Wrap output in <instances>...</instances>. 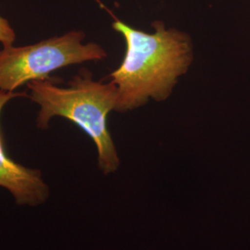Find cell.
<instances>
[{
    "instance_id": "cell-1",
    "label": "cell",
    "mask_w": 250,
    "mask_h": 250,
    "mask_svg": "<svg viewBox=\"0 0 250 250\" xmlns=\"http://www.w3.org/2000/svg\"><path fill=\"white\" fill-rule=\"evenodd\" d=\"M112 28L124 36L123 62L109 74L118 89L115 111L127 112L143 107L149 99H169L179 79L188 72L194 61V45L190 36L164 22L152 23L154 33L137 30L118 19Z\"/></svg>"
},
{
    "instance_id": "cell-2",
    "label": "cell",
    "mask_w": 250,
    "mask_h": 250,
    "mask_svg": "<svg viewBox=\"0 0 250 250\" xmlns=\"http://www.w3.org/2000/svg\"><path fill=\"white\" fill-rule=\"evenodd\" d=\"M61 79L32 81L27 83L28 98L40 109L36 126L46 130L54 117H62L89 136L98 150V161L104 174L114 172L120 166L116 147L107 128V115L114 110L118 89L112 81H95L92 73L82 69L68 83L58 85Z\"/></svg>"
},
{
    "instance_id": "cell-3",
    "label": "cell",
    "mask_w": 250,
    "mask_h": 250,
    "mask_svg": "<svg viewBox=\"0 0 250 250\" xmlns=\"http://www.w3.org/2000/svg\"><path fill=\"white\" fill-rule=\"evenodd\" d=\"M85 34L71 31L34 45H9L0 49V91L14 92L32 81L49 80L64 67L107 58L101 45L83 44Z\"/></svg>"
},
{
    "instance_id": "cell-4",
    "label": "cell",
    "mask_w": 250,
    "mask_h": 250,
    "mask_svg": "<svg viewBox=\"0 0 250 250\" xmlns=\"http://www.w3.org/2000/svg\"><path fill=\"white\" fill-rule=\"evenodd\" d=\"M27 97L26 93L0 91V116L12 99ZM0 187L8 189L18 205L37 206L48 197V188L39 170L24 167L13 161L6 151L0 129Z\"/></svg>"
},
{
    "instance_id": "cell-5",
    "label": "cell",
    "mask_w": 250,
    "mask_h": 250,
    "mask_svg": "<svg viewBox=\"0 0 250 250\" xmlns=\"http://www.w3.org/2000/svg\"><path fill=\"white\" fill-rule=\"evenodd\" d=\"M16 40L14 29L9 24V21L0 16V44L2 47L13 45Z\"/></svg>"
}]
</instances>
